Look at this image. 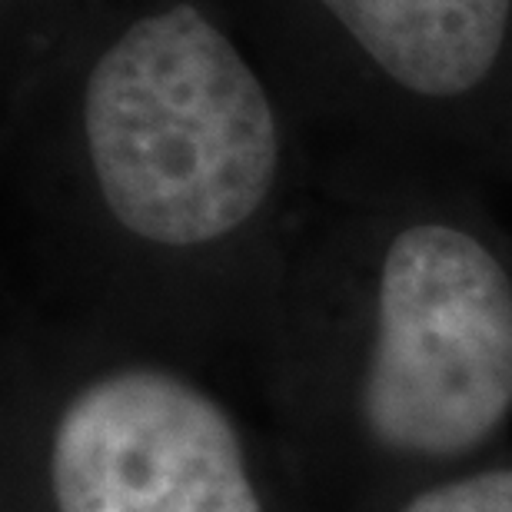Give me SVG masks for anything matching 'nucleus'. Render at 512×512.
Wrapping results in <instances>:
<instances>
[{
  "label": "nucleus",
  "instance_id": "obj_4",
  "mask_svg": "<svg viewBox=\"0 0 512 512\" xmlns=\"http://www.w3.org/2000/svg\"><path fill=\"white\" fill-rule=\"evenodd\" d=\"M393 80L456 97L489 74L512 0H323Z\"/></svg>",
  "mask_w": 512,
  "mask_h": 512
},
{
  "label": "nucleus",
  "instance_id": "obj_3",
  "mask_svg": "<svg viewBox=\"0 0 512 512\" xmlns=\"http://www.w3.org/2000/svg\"><path fill=\"white\" fill-rule=\"evenodd\" d=\"M57 512H263L240 436L180 376H104L64 409L50 453Z\"/></svg>",
  "mask_w": 512,
  "mask_h": 512
},
{
  "label": "nucleus",
  "instance_id": "obj_2",
  "mask_svg": "<svg viewBox=\"0 0 512 512\" xmlns=\"http://www.w3.org/2000/svg\"><path fill=\"white\" fill-rule=\"evenodd\" d=\"M363 419L393 453L459 456L512 409V280L463 230L423 223L393 240L380 276Z\"/></svg>",
  "mask_w": 512,
  "mask_h": 512
},
{
  "label": "nucleus",
  "instance_id": "obj_1",
  "mask_svg": "<svg viewBox=\"0 0 512 512\" xmlns=\"http://www.w3.org/2000/svg\"><path fill=\"white\" fill-rule=\"evenodd\" d=\"M84 127L110 213L167 247H197L247 223L280 157L260 80L187 4L133 24L100 57Z\"/></svg>",
  "mask_w": 512,
  "mask_h": 512
},
{
  "label": "nucleus",
  "instance_id": "obj_5",
  "mask_svg": "<svg viewBox=\"0 0 512 512\" xmlns=\"http://www.w3.org/2000/svg\"><path fill=\"white\" fill-rule=\"evenodd\" d=\"M399 512H512V469H489L433 486Z\"/></svg>",
  "mask_w": 512,
  "mask_h": 512
}]
</instances>
